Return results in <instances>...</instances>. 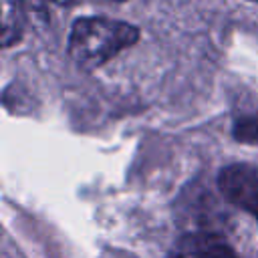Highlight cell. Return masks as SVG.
I'll list each match as a JSON object with an SVG mask.
<instances>
[{"mask_svg":"<svg viewBox=\"0 0 258 258\" xmlns=\"http://www.w3.org/2000/svg\"><path fill=\"white\" fill-rule=\"evenodd\" d=\"M22 4L20 0H2V46L8 48L22 36Z\"/></svg>","mask_w":258,"mask_h":258,"instance_id":"4","label":"cell"},{"mask_svg":"<svg viewBox=\"0 0 258 258\" xmlns=\"http://www.w3.org/2000/svg\"><path fill=\"white\" fill-rule=\"evenodd\" d=\"M252 2H258V0H252Z\"/></svg>","mask_w":258,"mask_h":258,"instance_id":"7","label":"cell"},{"mask_svg":"<svg viewBox=\"0 0 258 258\" xmlns=\"http://www.w3.org/2000/svg\"><path fill=\"white\" fill-rule=\"evenodd\" d=\"M232 135L238 143L258 145V113L238 117L232 125Z\"/></svg>","mask_w":258,"mask_h":258,"instance_id":"5","label":"cell"},{"mask_svg":"<svg viewBox=\"0 0 258 258\" xmlns=\"http://www.w3.org/2000/svg\"><path fill=\"white\" fill-rule=\"evenodd\" d=\"M139 40V28L103 16L77 18L69 34V56L83 71H95Z\"/></svg>","mask_w":258,"mask_h":258,"instance_id":"1","label":"cell"},{"mask_svg":"<svg viewBox=\"0 0 258 258\" xmlns=\"http://www.w3.org/2000/svg\"><path fill=\"white\" fill-rule=\"evenodd\" d=\"M216 183L232 206L248 212L258 222V165L230 163L220 169Z\"/></svg>","mask_w":258,"mask_h":258,"instance_id":"2","label":"cell"},{"mask_svg":"<svg viewBox=\"0 0 258 258\" xmlns=\"http://www.w3.org/2000/svg\"><path fill=\"white\" fill-rule=\"evenodd\" d=\"M54 4H60V6H64V4H71L73 0H52Z\"/></svg>","mask_w":258,"mask_h":258,"instance_id":"6","label":"cell"},{"mask_svg":"<svg viewBox=\"0 0 258 258\" xmlns=\"http://www.w3.org/2000/svg\"><path fill=\"white\" fill-rule=\"evenodd\" d=\"M167 258H238V254L220 234L189 232L175 240Z\"/></svg>","mask_w":258,"mask_h":258,"instance_id":"3","label":"cell"}]
</instances>
